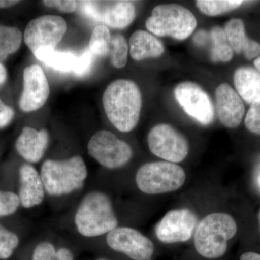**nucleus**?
I'll use <instances>...</instances> for the list:
<instances>
[{
	"instance_id": "a19ab883",
	"label": "nucleus",
	"mask_w": 260,
	"mask_h": 260,
	"mask_svg": "<svg viewBox=\"0 0 260 260\" xmlns=\"http://www.w3.org/2000/svg\"><path fill=\"white\" fill-rule=\"evenodd\" d=\"M259 186H260V177L259 178Z\"/></svg>"
},
{
	"instance_id": "6ab92c4d",
	"label": "nucleus",
	"mask_w": 260,
	"mask_h": 260,
	"mask_svg": "<svg viewBox=\"0 0 260 260\" xmlns=\"http://www.w3.org/2000/svg\"><path fill=\"white\" fill-rule=\"evenodd\" d=\"M130 56L136 61L162 55L164 47L161 42L150 32L137 30L129 39Z\"/></svg>"
},
{
	"instance_id": "2eb2a0df",
	"label": "nucleus",
	"mask_w": 260,
	"mask_h": 260,
	"mask_svg": "<svg viewBox=\"0 0 260 260\" xmlns=\"http://www.w3.org/2000/svg\"><path fill=\"white\" fill-rule=\"evenodd\" d=\"M18 196L20 205L31 208L42 203L45 196V188L40 174L30 164H23L19 170Z\"/></svg>"
},
{
	"instance_id": "0eeeda50",
	"label": "nucleus",
	"mask_w": 260,
	"mask_h": 260,
	"mask_svg": "<svg viewBox=\"0 0 260 260\" xmlns=\"http://www.w3.org/2000/svg\"><path fill=\"white\" fill-rule=\"evenodd\" d=\"M66 30L64 18L57 15H43L29 22L24 31V42L35 56L42 51L55 49Z\"/></svg>"
},
{
	"instance_id": "aec40b11",
	"label": "nucleus",
	"mask_w": 260,
	"mask_h": 260,
	"mask_svg": "<svg viewBox=\"0 0 260 260\" xmlns=\"http://www.w3.org/2000/svg\"><path fill=\"white\" fill-rule=\"evenodd\" d=\"M234 85L239 96L249 104L260 100V73L251 68H239L234 75Z\"/></svg>"
},
{
	"instance_id": "dca6fc26",
	"label": "nucleus",
	"mask_w": 260,
	"mask_h": 260,
	"mask_svg": "<svg viewBox=\"0 0 260 260\" xmlns=\"http://www.w3.org/2000/svg\"><path fill=\"white\" fill-rule=\"evenodd\" d=\"M49 142V135L47 130L25 126L16 140L15 148L26 161L35 164L44 156Z\"/></svg>"
},
{
	"instance_id": "c756f323",
	"label": "nucleus",
	"mask_w": 260,
	"mask_h": 260,
	"mask_svg": "<svg viewBox=\"0 0 260 260\" xmlns=\"http://www.w3.org/2000/svg\"><path fill=\"white\" fill-rule=\"evenodd\" d=\"M20 205V198L16 193L0 190V217L13 215Z\"/></svg>"
},
{
	"instance_id": "6e6552de",
	"label": "nucleus",
	"mask_w": 260,
	"mask_h": 260,
	"mask_svg": "<svg viewBox=\"0 0 260 260\" xmlns=\"http://www.w3.org/2000/svg\"><path fill=\"white\" fill-rule=\"evenodd\" d=\"M88 154L109 169L124 167L133 157L131 147L108 130H100L89 140Z\"/></svg>"
},
{
	"instance_id": "9b49d317",
	"label": "nucleus",
	"mask_w": 260,
	"mask_h": 260,
	"mask_svg": "<svg viewBox=\"0 0 260 260\" xmlns=\"http://www.w3.org/2000/svg\"><path fill=\"white\" fill-rule=\"evenodd\" d=\"M107 242L114 251L133 260H150L154 252L152 241L132 228H116L108 234Z\"/></svg>"
},
{
	"instance_id": "39448f33",
	"label": "nucleus",
	"mask_w": 260,
	"mask_h": 260,
	"mask_svg": "<svg viewBox=\"0 0 260 260\" xmlns=\"http://www.w3.org/2000/svg\"><path fill=\"white\" fill-rule=\"evenodd\" d=\"M196 18L187 8L177 4L159 5L145 22L149 31L158 37L184 40L197 27Z\"/></svg>"
},
{
	"instance_id": "4be33fe9",
	"label": "nucleus",
	"mask_w": 260,
	"mask_h": 260,
	"mask_svg": "<svg viewBox=\"0 0 260 260\" xmlns=\"http://www.w3.org/2000/svg\"><path fill=\"white\" fill-rule=\"evenodd\" d=\"M22 40L23 35L18 28L0 25V62L18 50Z\"/></svg>"
},
{
	"instance_id": "a878e982",
	"label": "nucleus",
	"mask_w": 260,
	"mask_h": 260,
	"mask_svg": "<svg viewBox=\"0 0 260 260\" xmlns=\"http://www.w3.org/2000/svg\"><path fill=\"white\" fill-rule=\"evenodd\" d=\"M32 260H74V256L68 248H60L56 251L51 243L43 242L34 249Z\"/></svg>"
},
{
	"instance_id": "f8f14e48",
	"label": "nucleus",
	"mask_w": 260,
	"mask_h": 260,
	"mask_svg": "<svg viewBox=\"0 0 260 260\" xmlns=\"http://www.w3.org/2000/svg\"><path fill=\"white\" fill-rule=\"evenodd\" d=\"M198 218L190 210L186 208L168 212L159 222L155 234L161 242H185L190 239L196 227Z\"/></svg>"
},
{
	"instance_id": "f3484780",
	"label": "nucleus",
	"mask_w": 260,
	"mask_h": 260,
	"mask_svg": "<svg viewBox=\"0 0 260 260\" xmlns=\"http://www.w3.org/2000/svg\"><path fill=\"white\" fill-rule=\"evenodd\" d=\"M228 42L232 50L244 54L247 59H252L260 54V44L246 35L245 27L240 19H232L225 25Z\"/></svg>"
},
{
	"instance_id": "393cba45",
	"label": "nucleus",
	"mask_w": 260,
	"mask_h": 260,
	"mask_svg": "<svg viewBox=\"0 0 260 260\" xmlns=\"http://www.w3.org/2000/svg\"><path fill=\"white\" fill-rule=\"evenodd\" d=\"M111 36L108 27L99 25L94 28L89 42V49L94 55L99 57H107L110 49Z\"/></svg>"
},
{
	"instance_id": "20e7f679",
	"label": "nucleus",
	"mask_w": 260,
	"mask_h": 260,
	"mask_svg": "<svg viewBox=\"0 0 260 260\" xmlns=\"http://www.w3.org/2000/svg\"><path fill=\"white\" fill-rule=\"evenodd\" d=\"M40 175L48 194L61 196L80 189L88 177V170L83 159L74 156L62 160H45Z\"/></svg>"
},
{
	"instance_id": "f704fd0d",
	"label": "nucleus",
	"mask_w": 260,
	"mask_h": 260,
	"mask_svg": "<svg viewBox=\"0 0 260 260\" xmlns=\"http://www.w3.org/2000/svg\"><path fill=\"white\" fill-rule=\"evenodd\" d=\"M240 260H260V254L255 252H246L241 256Z\"/></svg>"
},
{
	"instance_id": "b1692460",
	"label": "nucleus",
	"mask_w": 260,
	"mask_h": 260,
	"mask_svg": "<svg viewBox=\"0 0 260 260\" xmlns=\"http://www.w3.org/2000/svg\"><path fill=\"white\" fill-rule=\"evenodd\" d=\"M242 0H198L196 6L208 16H218L237 9L243 4Z\"/></svg>"
},
{
	"instance_id": "f03ea898",
	"label": "nucleus",
	"mask_w": 260,
	"mask_h": 260,
	"mask_svg": "<svg viewBox=\"0 0 260 260\" xmlns=\"http://www.w3.org/2000/svg\"><path fill=\"white\" fill-rule=\"evenodd\" d=\"M75 223L85 237H100L112 232L117 228L118 220L110 198L98 191L85 195L75 213Z\"/></svg>"
},
{
	"instance_id": "1a4fd4ad",
	"label": "nucleus",
	"mask_w": 260,
	"mask_h": 260,
	"mask_svg": "<svg viewBox=\"0 0 260 260\" xmlns=\"http://www.w3.org/2000/svg\"><path fill=\"white\" fill-rule=\"evenodd\" d=\"M148 144L154 155L174 164L183 161L189 153L187 140L169 124H160L152 128Z\"/></svg>"
},
{
	"instance_id": "412c9836",
	"label": "nucleus",
	"mask_w": 260,
	"mask_h": 260,
	"mask_svg": "<svg viewBox=\"0 0 260 260\" xmlns=\"http://www.w3.org/2000/svg\"><path fill=\"white\" fill-rule=\"evenodd\" d=\"M34 56L49 68L61 73H73L78 59L73 53L55 49L42 51Z\"/></svg>"
},
{
	"instance_id": "bb28decb",
	"label": "nucleus",
	"mask_w": 260,
	"mask_h": 260,
	"mask_svg": "<svg viewBox=\"0 0 260 260\" xmlns=\"http://www.w3.org/2000/svg\"><path fill=\"white\" fill-rule=\"evenodd\" d=\"M128 51L129 48L125 38L121 34L112 37L109 56L114 68L120 69L125 67L127 63Z\"/></svg>"
},
{
	"instance_id": "7c9ffc66",
	"label": "nucleus",
	"mask_w": 260,
	"mask_h": 260,
	"mask_svg": "<svg viewBox=\"0 0 260 260\" xmlns=\"http://www.w3.org/2000/svg\"><path fill=\"white\" fill-rule=\"evenodd\" d=\"M95 57L89 48L83 51L81 55L78 56L76 65L73 71V75L77 78H84L87 76L93 69L95 64Z\"/></svg>"
},
{
	"instance_id": "5701e85b",
	"label": "nucleus",
	"mask_w": 260,
	"mask_h": 260,
	"mask_svg": "<svg viewBox=\"0 0 260 260\" xmlns=\"http://www.w3.org/2000/svg\"><path fill=\"white\" fill-rule=\"evenodd\" d=\"M210 39L213 42L211 57L214 61L227 62L232 60L234 51L228 42L224 29L219 26L213 27L210 32Z\"/></svg>"
},
{
	"instance_id": "c85d7f7f",
	"label": "nucleus",
	"mask_w": 260,
	"mask_h": 260,
	"mask_svg": "<svg viewBox=\"0 0 260 260\" xmlns=\"http://www.w3.org/2000/svg\"><path fill=\"white\" fill-rule=\"evenodd\" d=\"M104 3L102 1L78 2L80 14L94 23H102Z\"/></svg>"
},
{
	"instance_id": "423d86ee",
	"label": "nucleus",
	"mask_w": 260,
	"mask_h": 260,
	"mask_svg": "<svg viewBox=\"0 0 260 260\" xmlns=\"http://www.w3.org/2000/svg\"><path fill=\"white\" fill-rule=\"evenodd\" d=\"M138 189L148 194H158L178 190L184 185V169L174 162H151L145 164L136 174Z\"/></svg>"
},
{
	"instance_id": "4468645a",
	"label": "nucleus",
	"mask_w": 260,
	"mask_h": 260,
	"mask_svg": "<svg viewBox=\"0 0 260 260\" xmlns=\"http://www.w3.org/2000/svg\"><path fill=\"white\" fill-rule=\"evenodd\" d=\"M216 110L220 121L229 128L237 127L242 122L245 107L242 98L228 83L215 90Z\"/></svg>"
},
{
	"instance_id": "ea45409f",
	"label": "nucleus",
	"mask_w": 260,
	"mask_h": 260,
	"mask_svg": "<svg viewBox=\"0 0 260 260\" xmlns=\"http://www.w3.org/2000/svg\"><path fill=\"white\" fill-rule=\"evenodd\" d=\"M97 260H107V259H97Z\"/></svg>"
},
{
	"instance_id": "473e14b6",
	"label": "nucleus",
	"mask_w": 260,
	"mask_h": 260,
	"mask_svg": "<svg viewBox=\"0 0 260 260\" xmlns=\"http://www.w3.org/2000/svg\"><path fill=\"white\" fill-rule=\"evenodd\" d=\"M43 3L48 8H54L62 13H71L78 9V2L70 1H43Z\"/></svg>"
},
{
	"instance_id": "9d476101",
	"label": "nucleus",
	"mask_w": 260,
	"mask_h": 260,
	"mask_svg": "<svg viewBox=\"0 0 260 260\" xmlns=\"http://www.w3.org/2000/svg\"><path fill=\"white\" fill-rule=\"evenodd\" d=\"M174 95L184 112L200 124L208 125L215 117L213 102L198 84L184 82L174 89Z\"/></svg>"
},
{
	"instance_id": "c9c22d12",
	"label": "nucleus",
	"mask_w": 260,
	"mask_h": 260,
	"mask_svg": "<svg viewBox=\"0 0 260 260\" xmlns=\"http://www.w3.org/2000/svg\"><path fill=\"white\" fill-rule=\"evenodd\" d=\"M20 1L16 0H0V8H9L18 4Z\"/></svg>"
},
{
	"instance_id": "4c0bfd02",
	"label": "nucleus",
	"mask_w": 260,
	"mask_h": 260,
	"mask_svg": "<svg viewBox=\"0 0 260 260\" xmlns=\"http://www.w3.org/2000/svg\"><path fill=\"white\" fill-rule=\"evenodd\" d=\"M254 66H255L256 69L260 73V56L259 57H258L255 61H254Z\"/></svg>"
},
{
	"instance_id": "a211bd4d",
	"label": "nucleus",
	"mask_w": 260,
	"mask_h": 260,
	"mask_svg": "<svg viewBox=\"0 0 260 260\" xmlns=\"http://www.w3.org/2000/svg\"><path fill=\"white\" fill-rule=\"evenodd\" d=\"M135 5L132 1L104 2L102 23L113 29H124L135 18Z\"/></svg>"
},
{
	"instance_id": "cd10ccee",
	"label": "nucleus",
	"mask_w": 260,
	"mask_h": 260,
	"mask_svg": "<svg viewBox=\"0 0 260 260\" xmlns=\"http://www.w3.org/2000/svg\"><path fill=\"white\" fill-rule=\"evenodd\" d=\"M19 238L15 233L0 223V259H7L12 256L19 245Z\"/></svg>"
},
{
	"instance_id": "ddd939ff",
	"label": "nucleus",
	"mask_w": 260,
	"mask_h": 260,
	"mask_svg": "<svg viewBox=\"0 0 260 260\" xmlns=\"http://www.w3.org/2000/svg\"><path fill=\"white\" fill-rule=\"evenodd\" d=\"M50 94L49 83L39 65L27 67L23 71V90L19 101L22 111L31 112L41 109Z\"/></svg>"
},
{
	"instance_id": "2f4dec72",
	"label": "nucleus",
	"mask_w": 260,
	"mask_h": 260,
	"mask_svg": "<svg viewBox=\"0 0 260 260\" xmlns=\"http://www.w3.org/2000/svg\"><path fill=\"white\" fill-rule=\"evenodd\" d=\"M245 125L251 133L260 135V100L251 104L246 116Z\"/></svg>"
},
{
	"instance_id": "7ed1b4c3",
	"label": "nucleus",
	"mask_w": 260,
	"mask_h": 260,
	"mask_svg": "<svg viewBox=\"0 0 260 260\" xmlns=\"http://www.w3.org/2000/svg\"><path fill=\"white\" fill-rule=\"evenodd\" d=\"M237 232V225L226 213L207 215L197 227L194 246L198 254L208 259L221 257L227 250L228 241Z\"/></svg>"
},
{
	"instance_id": "e433bc0d",
	"label": "nucleus",
	"mask_w": 260,
	"mask_h": 260,
	"mask_svg": "<svg viewBox=\"0 0 260 260\" xmlns=\"http://www.w3.org/2000/svg\"><path fill=\"white\" fill-rule=\"evenodd\" d=\"M7 80V70L4 65L0 62V86L5 83Z\"/></svg>"
},
{
	"instance_id": "58836bf2",
	"label": "nucleus",
	"mask_w": 260,
	"mask_h": 260,
	"mask_svg": "<svg viewBox=\"0 0 260 260\" xmlns=\"http://www.w3.org/2000/svg\"><path fill=\"white\" fill-rule=\"evenodd\" d=\"M258 219H259V230H260V209L259 211V215H258Z\"/></svg>"
},
{
	"instance_id": "72a5a7b5",
	"label": "nucleus",
	"mask_w": 260,
	"mask_h": 260,
	"mask_svg": "<svg viewBox=\"0 0 260 260\" xmlns=\"http://www.w3.org/2000/svg\"><path fill=\"white\" fill-rule=\"evenodd\" d=\"M15 116L13 108L6 105L0 99V129H4L9 125Z\"/></svg>"
},
{
	"instance_id": "f257e3e1",
	"label": "nucleus",
	"mask_w": 260,
	"mask_h": 260,
	"mask_svg": "<svg viewBox=\"0 0 260 260\" xmlns=\"http://www.w3.org/2000/svg\"><path fill=\"white\" fill-rule=\"evenodd\" d=\"M103 105L113 125L119 131L129 133L139 122L143 105L141 92L132 80H115L106 89Z\"/></svg>"
}]
</instances>
